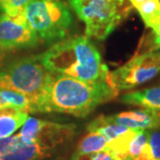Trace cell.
I'll return each instance as SVG.
<instances>
[{
    "label": "cell",
    "mask_w": 160,
    "mask_h": 160,
    "mask_svg": "<svg viewBox=\"0 0 160 160\" xmlns=\"http://www.w3.org/2000/svg\"><path fill=\"white\" fill-rule=\"evenodd\" d=\"M38 58L52 74L86 82L108 81L109 69L102 63L97 48L87 37L61 40Z\"/></svg>",
    "instance_id": "cell-1"
},
{
    "label": "cell",
    "mask_w": 160,
    "mask_h": 160,
    "mask_svg": "<svg viewBox=\"0 0 160 160\" xmlns=\"http://www.w3.org/2000/svg\"><path fill=\"white\" fill-rule=\"evenodd\" d=\"M118 92L108 81L86 82L54 75L41 112H57L85 118L99 105L113 100Z\"/></svg>",
    "instance_id": "cell-2"
},
{
    "label": "cell",
    "mask_w": 160,
    "mask_h": 160,
    "mask_svg": "<svg viewBox=\"0 0 160 160\" xmlns=\"http://www.w3.org/2000/svg\"><path fill=\"white\" fill-rule=\"evenodd\" d=\"M53 77L38 55L21 58L0 69V89H12L27 95L38 113L46 102Z\"/></svg>",
    "instance_id": "cell-3"
},
{
    "label": "cell",
    "mask_w": 160,
    "mask_h": 160,
    "mask_svg": "<svg viewBox=\"0 0 160 160\" xmlns=\"http://www.w3.org/2000/svg\"><path fill=\"white\" fill-rule=\"evenodd\" d=\"M86 24L87 38L106 39L131 11L126 0H69Z\"/></svg>",
    "instance_id": "cell-4"
},
{
    "label": "cell",
    "mask_w": 160,
    "mask_h": 160,
    "mask_svg": "<svg viewBox=\"0 0 160 160\" xmlns=\"http://www.w3.org/2000/svg\"><path fill=\"white\" fill-rule=\"evenodd\" d=\"M24 13L29 26L46 43L62 40L73 24L69 7L61 0H31Z\"/></svg>",
    "instance_id": "cell-5"
},
{
    "label": "cell",
    "mask_w": 160,
    "mask_h": 160,
    "mask_svg": "<svg viewBox=\"0 0 160 160\" xmlns=\"http://www.w3.org/2000/svg\"><path fill=\"white\" fill-rule=\"evenodd\" d=\"M159 72L160 57L158 52H147L136 54L123 66L110 71L108 82L119 92L148 82Z\"/></svg>",
    "instance_id": "cell-6"
},
{
    "label": "cell",
    "mask_w": 160,
    "mask_h": 160,
    "mask_svg": "<svg viewBox=\"0 0 160 160\" xmlns=\"http://www.w3.org/2000/svg\"><path fill=\"white\" fill-rule=\"evenodd\" d=\"M75 133L74 124H61L31 117L27 118L19 132L23 140L38 141L53 150L71 140Z\"/></svg>",
    "instance_id": "cell-7"
},
{
    "label": "cell",
    "mask_w": 160,
    "mask_h": 160,
    "mask_svg": "<svg viewBox=\"0 0 160 160\" xmlns=\"http://www.w3.org/2000/svg\"><path fill=\"white\" fill-rule=\"evenodd\" d=\"M39 37L27 22L25 13L16 15L0 14V48L13 50L34 47L39 43Z\"/></svg>",
    "instance_id": "cell-8"
},
{
    "label": "cell",
    "mask_w": 160,
    "mask_h": 160,
    "mask_svg": "<svg viewBox=\"0 0 160 160\" xmlns=\"http://www.w3.org/2000/svg\"><path fill=\"white\" fill-rule=\"evenodd\" d=\"M53 151L40 142L23 140L19 133L0 139V160H41Z\"/></svg>",
    "instance_id": "cell-9"
},
{
    "label": "cell",
    "mask_w": 160,
    "mask_h": 160,
    "mask_svg": "<svg viewBox=\"0 0 160 160\" xmlns=\"http://www.w3.org/2000/svg\"><path fill=\"white\" fill-rule=\"evenodd\" d=\"M116 123L130 129L149 130L160 126V117L154 110L142 109L111 116Z\"/></svg>",
    "instance_id": "cell-10"
},
{
    "label": "cell",
    "mask_w": 160,
    "mask_h": 160,
    "mask_svg": "<svg viewBox=\"0 0 160 160\" xmlns=\"http://www.w3.org/2000/svg\"><path fill=\"white\" fill-rule=\"evenodd\" d=\"M120 101L127 105L154 110L160 117V86L128 92L124 94Z\"/></svg>",
    "instance_id": "cell-11"
},
{
    "label": "cell",
    "mask_w": 160,
    "mask_h": 160,
    "mask_svg": "<svg viewBox=\"0 0 160 160\" xmlns=\"http://www.w3.org/2000/svg\"><path fill=\"white\" fill-rule=\"evenodd\" d=\"M29 118L28 112L13 107L0 109V139L11 136L23 126Z\"/></svg>",
    "instance_id": "cell-12"
},
{
    "label": "cell",
    "mask_w": 160,
    "mask_h": 160,
    "mask_svg": "<svg viewBox=\"0 0 160 160\" xmlns=\"http://www.w3.org/2000/svg\"><path fill=\"white\" fill-rule=\"evenodd\" d=\"M128 129L130 128L116 123L111 116H99L87 126L88 131L97 132L101 133L107 140V142L119 136L122 133L128 131Z\"/></svg>",
    "instance_id": "cell-13"
},
{
    "label": "cell",
    "mask_w": 160,
    "mask_h": 160,
    "mask_svg": "<svg viewBox=\"0 0 160 160\" xmlns=\"http://www.w3.org/2000/svg\"><path fill=\"white\" fill-rule=\"evenodd\" d=\"M138 131L137 129H128L119 136L107 142L104 150L109 152L114 160H129L130 143Z\"/></svg>",
    "instance_id": "cell-14"
},
{
    "label": "cell",
    "mask_w": 160,
    "mask_h": 160,
    "mask_svg": "<svg viewBox=\"0 0 160 160\" xmlns=\"http://www.w3.org/2000/svg\"><path fill=\"white\" fill-rule=\"evenodd\" d=\"M107 140L97 132H89L78 143L72 159L104 150Z\"/></svg>",
    "instance_id": "cell-15"
},
{
    "label": "cell",
    "mask_w": 160,
    "mask_h": 160,
    "mask_svg": "<svg viewBox=\"0 0 160 160\" xmlns=\"http://www.w3.org/2000/svg\"><path fill=\"white\" fill-rule=\"evenodd\" d=\"M0 102L3 107H13L26 112L35 113L33 102L27 95L12 89H0Z\"/></svg>",
    "instance_id": "cell-16"
},
{
    "label": "cell",
    "mask_w": 160,
    "mask_h": 160,
    "mask_svg": "<svg viewBox=\"0 0 160 160\" xmlns=\"http://www.w3.org/2000/svg\"><path fill=\"white\" fill-rule=\"evenodd\" d=\"M146 27L158 32L160 24V0H148L136 7Z\"/></svg>",
    "instance_id": "cell-17"
},
{
    "label": "cell",
    "mask_w": 160,
    "mask_h": 160,
    "mask_svg": "<svg viewBox=\"0 0 160 160\" xmlns=\"http://www.w3.org/2000/svg\"><path fill=\"white\" fill-rule=\"evenodd\" d=\"M149 130H139L133 137L129 147V160H132L141 154L143 147L148 143L149 137Z\"/></svg>",
    "instance_id": "cell-18"
},
{
    "label": "cell",
    "mask_w": 160,
    "mask_h": 160,
    "mask_svg": "<svg viewBox=\"0 0 160 160\" xmlns=\"http://www.w3.org/2000/svg\"><path fill=\"white\" fill-rule=\"evenodd\" d=\"M30 1L31 0H0V12L9 15H16L24 12Z\"/></svg>",
    "instance_id": "cell-19"
},
{
    "label": "cell",
    "mask_w": 160,
    "mask_h": 160,
    "mask_svg": "<svg viewBox=\"0 0 160 160\" xmlns=\"http://www.w3.org/2000/svg\"><path fill=\"white\" fill-rule=\"evenodd\" d=\"M149 145L155 160H160V131L149 132Z\"/></svg>",
    "instance_id": "cell-20"
},
{
    "label": "cell",
    "mask_w": 160,
    "mask_h": 160,
    "mask_svg": "<svg viewBox=\"0 0 160 160\" xmlns=\"http://www.w3.org/2000/svg\"><path fill=\"white\" fill-rule=\"evenodd\" d=\"M91 160H114L110 156L109 152L107 151H100L95 154L92 155Z\"/></svg>",
    "instance_id": "cell-21"
},
{
    "label": "cell",
    "mask_w": 160,
    "mask_h": 160,
    "mask_svg": "<svg viewBox=\"0 0 160 160\" xmlns=\"http://www.w3.org/2000/svg\"><path fill=\"white\" fill-rule=\"evenodd\" d=\"M146 1H148V0H129L130 4H131L133 7H135V8H136L138 6H140L141 4L146 2Z\"/></svg>",
    "instance_id": "cell-22"
},
{
    "label": "cell",
    "mask_w": 160,
    "mask_h": 160,
    "mask_svg": "<svg viewBox=\"0 0 160 160\" xmlns=\"http://www.w3.org/2000/svg\"><path fill=\"white\" fill-rule=\"evenodd\" d=\"M155 43H156L157 46H160V24L158 32L155 33Z\"/></svg>",
    "instance_id": "cell-23"
},
{
    "label": "cell",
    "mask_w": 160,
    "mask_h": 160,
    "mask_svg": "<svg viewBox=\"0 0 160 160\" xmlns=\"http://www.w3.org/2000/svg\"><path fill=\"white\" fill-rule=\"evenodd\" d=\"M157 49H158V55H159L160 57V46H157Z\"/></svg>",
    "instance_id": "cell-24"
},
{
    "label": "cell",
    "mask_w": 160,
    "mask_h": 160,
    "mask_svg": "<svg viewBox=\"0 0 160 160\" xmlns=\"http://www.w3.org/2000/svg\"><path fill=\"white\" fill-rule=\"evenodd\" d=\"M2 108H4V107H3L2 103H1V102H0V109H2Z\"/></svg>",
    "instance_id": "cell-25"
}]
</instances>
